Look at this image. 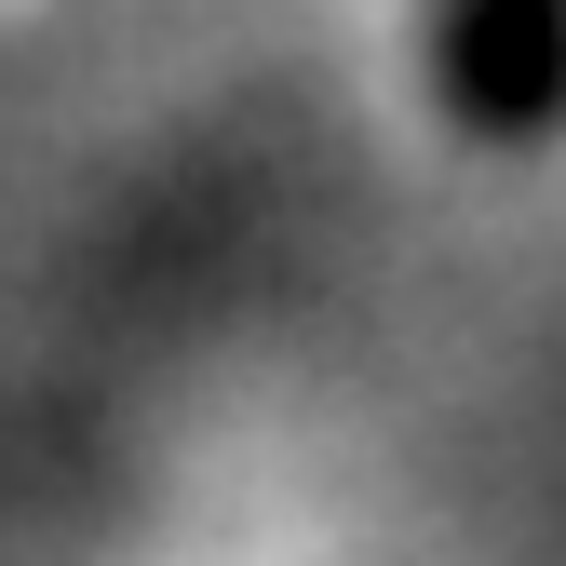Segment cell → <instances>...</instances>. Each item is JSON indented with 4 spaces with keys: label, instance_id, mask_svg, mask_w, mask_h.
I'll list each match as a JSON object with an SVG mask.
<instances>
[{
    "label": "cell",
    "instance_id": "6da1fadb",
    "mask_svg": "<svg viewBox=\"0 0 566 566\" xmlns=\"http://www.w3.org/2000/svg\"><path fill=\"white\" fill-rule=\"evenodd\" d=\"M378 54L446 135H526L553 108V0H378Z\"/></svg>",
    "mask_w": 566,
    "mask_h": 566
}]
</instances>
